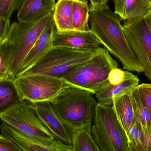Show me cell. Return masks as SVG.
<instances>
[{
    "instance_id": "6da1fadb",
    "label": "cell",
    "mask_w": 151,
    "mask_h": 151,
    "mask_svg": "<svg viewBox=\"0 0 151 151\" xmlns=\"http://www.w3.org/2000/svg\"><path fill=\"white\" fill-rule=\"evenodd\" d=\"M90 30L102 45L117 58L123 69L138 73L143 72V67L127 41L121 19L113 12L108 4L96 7L90 5Z\"/></svg>"
},
{
    "instance_id": "7a4b0ae2",
    "label": "cell",
    "mask_w": 151,
    "mask_h": 151,
    "mask_svg": "<svg viewBox=\"0 0 151 151\" xmlns=\"http://www.w3.org/2000/svg\"><path fill=\"white\" fill-rule=\"evenodd\" d=\"M53 19V12L34 22H14L0 43V54L7 74L15 79L21 64L38 38Z\"/></svg>"
},
{
    "instance_id": "3957f363",
    "label": "cell",
    "mask_w": 151,
    "mask_h": 151,
    "mask_svg": "<svg viewBox=\"0 0 151 151\" xmlns=\"http://www.w3.org/2000/svg\"><path fill=\"white\" fill-rule=\"evenodd\" d=\"M50 103L59 119L71 132L91 124L98 102L92 92L66 83Z\"/></svg>"
},
{
    "instance_id": "277c9868",
    "label": "cell",
    "mask_w": 151,
    "mask_h": 151,
    "mask_svg": "<svg viewBox=\"0 0 151 151\" xmlns=\"http://www.w3.org/2000/svg\"><path fill=\"white\" fill-rule=\"evenodd\" d=\"M118 63L105 48L100 50L63 78L67 84L95 93L109 83L110 72L118 68Z\"/></svg>"
},
{
    "instance_id": "5b68a950",
    "label": "cell",
    "mask_w": 151,
    "mask_h": 151,
    "mask_svg": "<svg viewBox=\"0 0 151 151\" xmlns=\"http://www.w3.org/2000/svg\"><path fill=\"white\" fill-rule=\"evenodd\" d=\"M100 49L97 50H84L52 47L34 65L17 77L44 74L63 79L91 58Z\"/></svg>"
},
{
    "instance_id": "8992f818",
    "label": "cell",
    "mask_w": 151,
    "mask_h": 151,
    "mask_svg": "<svg viewBox=\"0 0 151 151\" xmlns=\"http://www.w3.org/2000/svg\"><path fill=\"white\" fill-rule=\"evenodd\" d=\"M91 134L101 151H129L126 132L112 106L97 103Z\"/></svg>"
},
{
    "instance_id": "52a82bcc",
    "label": "cell",
    "mask_w": 151,
    "mask_h": 151,
    "mask_svg": "<svg viewBox=\"0 0 151 151\" xmlns=\"http://www.w3.org/2000/svg\"><path fill=\"white\" fill-rule=\"evenodd\" d=\"M0 119L35 143L51 145L56 142L53 135L39 119L30 101L24 100L1 114Z\"/></svg>"
},
{
    "instance_id": "ba28073f",
    "label": "cell",
    "mask_w": 151,
    "mask_h": 151,
    "mask_svg": "<svg viewBox=\"0 0 151 151\" xmlns=\"http://www.w3.org/2000/svg\"><path fill=\"white\" fill-rule=\"evenodd\" d=\"M14 82L22 99L31 103L51 102L66 84L62 78L44 74L17 77Z\"/></svg>"
},
{
    "instance_id": "9c48e42d",
    "label": "cell",
    "mask_w": 151,
    "mask_h": 151,
    "mask_svg": "<svg viewBox=\"0 0 151 151\" xmlns=\"http://www.w3.org/2000/svg\"><path fill=\"white\" fill-rule=\"evenodd\" d=\"M122 27L127 41L143 67V72L151 81V34L146 19L126 21Z\"/></svg>"
},
{
    "instance_id": "30bf717a",
    "label": "cell",
    "mask_w": 151,
    "mask_h": 151,
    "mask_svg": "<svg viewBox=\"0 0 151 151\" xmlns=\"http://www.w3.org/2000/svg\"><path fill=\"white\" fill-rule=\"evenodd\" d=\"M101 45L99 39L90 30L87 32H60L56 28L54 33L53 47L80 50H97L101 48Z\"/></svg>"
},
{
    "instance_id": "8fae6325",
    "label": "cell",
    "mask_w": 151,
    "mask_h": 151,
    "mask_svg": "<svg viewBox=\"0 0 151 151\" xmlns=\"http://www.w3.org/2000/svg\"><path fill=\"white\" fill-rule=\"evenodd\" d=\"M32 103L39 119L55 138L66 144L71 145V133L59 119L50 102Z\"/></svg>"
},
{
    "instance_id": "7c38bea8",
    "label": "cell",
    "mask_w": 151,
    "mask_h": 151,
    "mask_svg": "<svg viewBox=\"0 0 151 151\" xmlns=\"http://www.w3.org/2000/svg\"><path fill=\"white\" fill-rule=\"evenodd\" d=\"M1 134L10 139L24 151H72L70 145L57 140L55 144L43 145L35 143L20 134L14 129L2 122L0 125Z\"/></svg>"
},
{
    "instance_id": "4fadbf2b",
    "label": "cell",
    "mask_w": 151,
    "mask_h": 151,
    "mask_svg": "<svg viewBox=\"0 0 151 151\" xmlns=\"http://www.w3.org/2000/svg\"><path fill=\"white\" fill-rule=\"evenodd\" d=\"M55 29L54 21L46 27L23 61L18 75L34 65L52 47Z\"/></svg>"
},
{
    "instance_id": "5bb4252c",
    "label": "cell",
    "mask_w": 151,
    "mask_h": 151,
    "mask_svg": "<svg viewBox=\"0 0 151 151\" xmlns=\"http://www.w3.org/2000/svg\"><path fill=\"white\" fill-rule=\"evenodd\" d=\"M112 1L114 13L126 22L145 18L151 12V0Z\"/></svg>"
},
{
    "instance_id": "9a60e30c",
    "label": "cell",
    "mask_w": 151,
    "mask_h": 151,
    "mask_svg": "<svg viewBox=\"0 0 151 151\" xmlns=\"http://www.w3.org/2000/svg\"><path fill=\"white\" fill-rule=\"evenodd\" d=\"M55 4V0H24L18 10V20L26 23L37 21L54 11Z\"/></svg>"
},
{
    "instance_id": "2e32d148",
    "label": "cell",
    "mask_w": 151,
    "mask_h": 151,
    "mask_svg": "<svg viewBox=\"0 0 151 151\" xmlns=\"http://www.w3.org/2000/svg\"><path fill=\"white\" fill-rule=\"evenodd\" d=\"M139 82L138 76L126 71V78L122 82L116 85L109 83L95 93V97L98 104L112 106L114 97L132 90L139 85Z\"/></svg>"
},
{
    "instance_id": "e0dca14e",
    "label": "cell",
    "mask_w": 151,
    "mask_h": 151,
    "mask_svg": "<svg viewBox=\"0 0 151 151\" xmlns=\"http://www.w3.org/2000/svg\"><path fill=\"white\" fill-rule=\"evenodd\" d=\"M132 91L115 96L113 98V109L126 132L130 127L135 119L132 104Z\"/></svg>"
},
{
    "instance_id": "ac0fdd59",
    "label": "cell",
    "mask_w": 151,
    "mask_h": 151,
    "mask_svg": "<svg viewBox=\"0 0 151 151\" xmlns=\"http://www.w3.org/2000/svg\"><path fill=\"white\" fill-rule=\"evenodd\" d=\"M24 100L14 79L10 76L0 79V115Z\"/></svg>"
},
{
    "instance_id": "d6986e66",
    "label": "cell",
    "mask_w": 151,
    "mask_h": 151,
    "mask_svg": "<svg viewBox=\"0 0 151 151\" xmlns=\"http://www.w3.org/2000/svg\"><path fill=\"white\" fill-rule=\"evenodd\" d=\"M73 0H58L53 11V19L58 31H75L72 19Z\"/></svg>"
},
{
    "instance_id": "ffe728a7",
    "label": "cell",
    "mask_w": 151,
    "mask_h": 151,
    "mask_svg": "<svg viewBox=\"0 0 151 151\" xmlns=\"http://www.w3.org/2000/svg\"><path fill=\"white\" fill-rule=\"evenodd\" d=\"M91 124L73 129L72 151H101L91 134Z\"/></svg>"
},
{
    "instance_id": "44dd1931",
    "label": "cell",
    "mask_w": 151,
    "mask_h": 151,
    "mask_svg": "<svg viewBox=\"0 0 151 151\" xmlns=\"http://www.w3.org/2000/svg\"><path fill=\"white\" fill-rule=\"evenodd\" d=\"M90 7L87 0H73L72 19L75 31H90Z\"/></svg>"
},
{
    "instance_id": "7402d4cb",
    "label": "cell",
    "mask_w": 151,
    "mask_h": 151,
    "mask_svg": "<svg viewBox=\"0 0 151 151\" xmlns=\"http://www.w3.org/2000/svg\"><path fill=\"white\" fill-rule=\"evenodd\" d=\"M132 100L135 119L142 126L149 137L151 128V112L142 103L136 88L132 90Z\"/></svg>"
},
{
    "instance_id": "603a6c76",
    "label": "cell",
    "mask_w": 151,
    "mask_h": 151,
    "mask_svg": "<svg viewBox=\"0 0 151 151\" xmlns=\"http://www.w3.org/2000/svg\"><path fill=\"white\" fill-rule=\"evenodd\" d=\"M129 142L140 151H146L148 137L140 122L134 119L130 127L126 131Z\"/></svg>"
},
{
    "instance_id": "cb8c5ba5",
    "label": "cell",
    "mask_w": 151,
    "mask_h": 151,
    "mask_svg": "<svg viewBox=\"0 0 151 151\" xmlns=\"http://www.w3.org/2000/svg\"><path fill=\"white\" fill-rule=\"evenodd\" d=\"M24 0H0V17L10 19L13 12L18 10Z\"/></svg>"
},
{
    "instance_id": "d4e9b609",
    "label": "cell",
    "mask_w": 151,
    "mask_h": 151,
    "mask_svg": "<svg viewBox=\"0 0 151 151\" xmlns=\"http://www.w3.org/2000/svg\"><path fill=\"white\" fill-rule=\"evenodd\" d=\"M136 88L142 103L151 112V84L142 83Z\"/></svg>"
},
{
    "instance_id": "484cf974",
    "label": "cell",
    "mask_w": 151,
    "mask_h": 151,
    "mask_svg": "<svg viewBox=\"0 0 151 151\" xmlns=\"http://www.w3.org/2000/svg\"><path fill=\"white\" fill-rule=\"evenodd\" d=\"M0 151H24L10 139L0 135Z\"/></svg>"
},
{
    "instance_id": "4316f807",
    "label": "cell",
    "mask_w": 151,
    "mask_h": 151,
    "mask_svg": "<svg viewBox=\"0 0 151 151\" xmlns=\"http://www.w3.org/2000/svg\"><path fill=\"white\" fill-rule=\"evenodd\" d=\"M126 76V71L119 68H116L110 72L108 80L110 83L116 85L122 82L125 80Z\"/></svg>"
},
{
    "instance_id": "83f0119b",
    "label": "cell",
    "mask_w": 151,
    "mask_h": 151,
    "mask_svg": "<svg viewBox=\"0 0 151 151\" xmlns=\"http://www.w3.org/2000/svg\"><path fill=\"white\" fill-rule=\"evenodd\" d=\"M10 25V19L0 17V43L7 37Z\"/></svg>"
},
{
    "instance_id": "f1b7e54d",
    "label": "cell",
    "mask_w": 151,
    "mask_h": 151,
    "mask_svg": "<svg viewBox=\"0 0 151 151\" xmlns=\"http://www.w3.org/2000/svg\"><path fill=\"white\" fill-rule=\"evenodd\" d=\"M91 4L96 7H101L107 4L109 0H89Z\"/></svg>"
},
{
    "instance_id": "f546056e",
    "label": "cell",
    "mask_w": 151,
    "mask_h": 151,
    "mask_svg": "<svg viewBox=\"0 0 151 151\" xmlns=\"http://www.w3.org/2000/svg\"><path fill=\"white\" fill-rule=\"evenodd\" d=\"M0 72L7 73L5 67H4L3 60L2 58L1 54H0Z\"/></svg>"
},
{
    "instance_id": "4dcf8cb0",
    "label": "cell",
    "mask_w": 151,
    "mask_h": 151,
    "mask_svg": "<svg viewBox=\"0 0 151 151\" xmlns=\"http://www.w3.org/2000/svg\"><path fill=\"white\" fill-rule=\"evenodd\" d=\"M146 151H151V128L147 142V149Z\"/></svg>"
},
{
    "instance_id": "1f68e13d",
    "label": "cell",
    "mask_w": 151,
    "mask_h": 151,
    "mask_svg": "<svg viewBox=\"0 0 151 151\" xmlns=\"http://www.w3.org/2000/svg\"><path fill=\"white\" fill-rule=\"evenodd\" d=\"M146 21H147V24L149 26V28H150V31L151 34V12L150 14L147 16L146 18Z\"/></svg>"
},
{
    "instance_id": "d6a6232c",
    "label": "cell",
    "mask_w": 151,
    "mask_h": 151,
    "mask_svg": "<svg viewBox=\"0 0 151 151\" xmlns=\"http://www.w3.org/2000/svg\"><path fill=\"white\" fill-rule=\"evenodd\" d=\"M129 151H140L134 147L132 144L129 142Z\"/></svg>"
},
{
    "instance_id": "836d02e7",
    "label": "cell",
    "mask_w": 151,
    "mask_h": 151,
    "mask_svg": "<svg viewBox=\"0 0 151 151\" xmlns=\"http://www.w3.org/2000/svg\"><path fill=\"white\" fill-rule=\"evenodd\" d=\"M9 76L8 75V74H7V73L0 72V79L6 78V77H9Z\"/></svg>"
}]
</instances>
